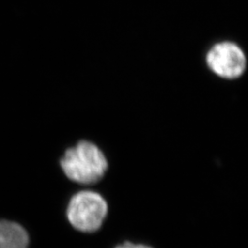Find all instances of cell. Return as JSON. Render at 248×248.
Listing matches in <instances>:
<instances>
[{
    "instance_id": "obj_5",
    "label": "cell",
    "mask_w": 248,
    "mask_h": 248,
    "mask_svg": "<svg viewBox=\"0 0 248 248\" xmlns=\"http://www.w3.org/2000/svg\"><path fill=\"white\" fill-rule=\"evenodd\" d=\"M115 248H152L148 246H145V245H136V244H133V243H130V242H126L124 244H122L118 247H116Z\"/></svg>"
},
{
    "instance_id": "obj_4",
    "label": "cell",
    "mask_w": 248,
    "mask_h": 248,
    "mask_svg": "<svg viewBox=\"0 0 248 248\" xmlns=\"http://www.w3.org/2000/svg\"><path fill=\"white\" fill-rule=\"evenodd\" d=\"M29 236L18 223L0 220V248H28Z\"/></svg>"
},
{
    "instance_id": "obj_2",
    "label": "cell",
    "mask_w": 248,
    "mask_h": 248,
    "mask_svg": "<svg viewBox=\"0 0 248 248\" xmlns=\"http://www.w3.org/2000/svg\"><path fill=\"white\" fill-rule=\"evenodd\" d=\"M67 218L77 230L98 231L108 214L106 200L98 192L83 190L73 196L67 206Z\"/></svg>"
},
{
    "instance_id": "obj_3",
    "label": "cell",
    "mask_w": 248,
    "mask_h": 248,
    "mask_svg": "<svg viewBox=\"0 0 248 248\" xmlns=\"http://www.w3.org/2000/svg\"><path fill=\"white\" fill-rule=\"evenodd\" d=\"M208 68L217 77L226 80L241 78L248 67V58L241 46L230 41L217 43L205 57Z\"/></svg>"
},
{
    "instance_id": "obj_1",
    "label": "cell",
    "mask_w": 248,
    "mask_h": 248,
    "mask_svg": "<svg viewBox=\"0 0 248 248\" xmlns=\"http://www.w3.org/2000/svg\"><path fill=\"white\" fill-rule=\"evenodd\" d=\"M60 166L72 181L81 185H92L104 177L108 169V161L98 144L81 140L66 149L60 160Z\"/></svg>"
}]
</instances>
